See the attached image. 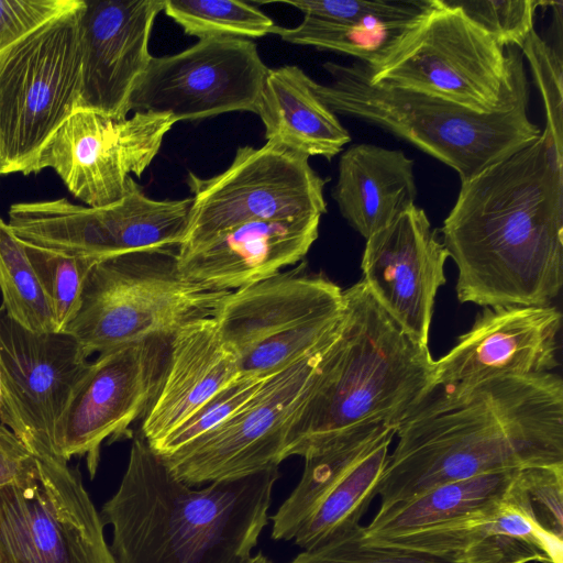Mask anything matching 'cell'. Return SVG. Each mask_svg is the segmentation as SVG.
Wrapping results in <instances>:
<instances>
[{
  "mask_svg": "<svg viewBox=\"0 0 563 563\" xmlns=\"http://www.w3.org/2000/svg\"><path fill=\"white\" fill-rule=\"evenodd\" d=\"M441 233L460 302L551 305L563 286V152L549 130L461 181Z\"/></svg>",
  "mask_w": 563,
  "mask_h": 563,
  "instance_id": "6da1fadb",
  "label": "cell"
},
{
  "mask_svg": "<svg viewBox=\"0 0 563 563\" xmlns=\"http://www.w3.org/2000/svg\"><path fill=\"white\" fill-rule=\"evenodd\" d=\"M396 435L380 507L450 482L563 464V382L550 372L437 388Z\"/></svg>",
  "mask_w": 563,
  "mask_h": 563,
  "instance_id": "7a4b0ae2",
  "label": "cell"
},
{
  "mask_svg": "<svg viewBox=\"0 0 563 563\" xmlns=\"http://www.w3.org/2000/svg\"><path fill=\"white\" fill-rule=\"evenodd\" d=\"M278 467L194 488L143 437L102 507L118 563H245L268 525Z\"/></svg>",
  "mask_w": 563,
  "mask_h": 563,
  "instance_id": "3957f363",
  "label": "cell"
},
{
  "mask_svg": "<svg viewBox=\"0 0 563 563\" xmlns=\"http://www.w3.org/2000/svg\"><path fill=\"white\" fill-rule=\"evenodd\" d=\"M344 311L284 460L306 457L361 426L398 427L438 388L435 361L373 297L363 280L343 290Z\"/></svg>",
  "mask_w": 563,
  "mask_h": 563,
  "instance_id": "277c9868",
  "label": "cell"
},
{
  "mask_svg": "<svg viewBox=\"0 0 563 563\" xmlns=\"http://www.w3.org/2000/svg\"><path fill=\"white\" fill-rule=\"evenodd\" d=\"M331 82L313 84L334 113L377 125L453 168L465 181L541 134L528 115L529 82L523 69L505 107L481 113L452 101L373 81L365 64H323Z\"/></svg>",
  "mask_w": 563,
  "mask_h": 563,
  "instance_id": "5b68a950",
  "label": "cell"
},
{
  "mask_svg": "<svg viewBox=\"0 0 563 563\" xmlns=\"http://www.w3.org/2000/svg\"><path fill=\"white\" fill-rule=\"evenodd\" d=\"M177 249L133 252L98 261L80 307L64 332L89 357L151 338H170L192 322L213 318L231 292L188 279Z\"/></svg>",
  "mask_w": 563,
  "mask_h": 563,
  "instance_id": "8992f818",
  "label": "cell"
},
{
  "mask_svg": "<svg viewBox=\"0 0 563 563\" xmlns=\"http://www.w3.org/2000/svg\"><path fill=\"white\" fill-rule=\"evenodd\" d=\"M373 81L432 95L481 113L508 104L525 69L521 51L501 47L451 0H432L384 59Z\"/></svg>",
  "mask_w": 563,
  "mask_h": 563,
  "instance_id": "52a82bcc",
  "label": "cell"
},
{
  "mask_svg": "<svg viewBox=\"0 0 563 563\" xmlns=\"http://www.w3.org/2000/svg\"><path fill=\"white\" fill-rule=\"evenodd\" d=\"M301 263L232 290L213 316L241 375L269 376L308 355L336 331L343 289Z\"/></svg>",
  "mask_w": 563,
  "mask_h": 563,
  "instance_id": "ba28073f",
  "label": "cell"
},
{
  "mask_svg": "<svg viewBox=\"0 0 563 563\" xmlns=\"http://www.w3.org/2000/svg\"><path fill=\"white\" fill-rule=\"evenodd\" d=\"M84 0L0 54V156L7 174L30 169L77 108Z\"/></svg>",
  "mask_w": 563,
  "mask_h": 563,
  "instance_id": "9c48e42d",
  "label": "cell"
},
{
  "mask_svg": "<svg viewBox=\"0 0 563 563\" xmlns=\"http://www.w3.org/2000/svg\"><path fill=\"white\" fill-rule=\"evenodd\" d=\"M327 181L306 155L269 143L240 146L223 172L208 178L188 173L186 184L192 196L178 247L246 222L322 217Z\"/></svg>",
  "mask_w": 563,
  "mask_h": 563,
  "instance_id": "30bf717a",
  "label": "cell"
},
{
  "mask_svg": "<svg viewBox=\"0 0 563 563\" xmlns=\"http://www.w3.org/2000/svg\"><path fill=\"white\" fill-rule=\"evenodd\" d=\"M339 328L318 349L269 376L255 396L220 426L162 456L169 471L195 486L278 467L289 429Z\"/></svg>",
  "mask_w": 563,
  "mask_h": 563,
  "instance_id": "8fae6325",
  "label": "cell"
},
{
  "mask_svg": "<svg viewBox=\"0 0 563 563\" xmlns=\"http://www.w3.org/2000/svg\"><path fill=\"white\" fill-rule=\"evenodd\" d=\"M191 197L157 200L135 180L120 200L89 207L66 198L16 202L9 225L22 241L98 261L148 250L177 249L186 234Z\"/></svg>",
  "mask_w": 563,
  "mask_h": 563,
  "instance_id": "7c38bea8",
  "label": "cell"
},
{
  "mask_svg": "<svg viewBox=\"0 0 563 563\" xmlns=\"http://www.w3.org/2000/svg\"><path fill=\"white\" fill-rule=\"evenodd\" d=\"M38 462L33 481L0 488V563H118L78 470Z\"/></svg>",
  "mask_w": 563,
  "mask_h": 563,
  "instance_id": "4fadbf2b",
  "label": "cell"
},
{
  "mask_svg": "<svg viewBox=\"0 0 563 563\" xmlns=\"http://www.w3.org/2000/svg\"><path fill=\"white\" fill-rule=\"evenodd\" d=\"M170 338L115 346L89 362L56 426L55 459L68 463L86 455L92 476L102 442L131 437L130 427L144 418L159 389Z\"/></svg>",
  "mask_w": 563,
  "mask_h": 563,
  "instance_id": "5bb4252c",
  "label": "cell"
},
{
  "mask_svg": "<svg viewBox=\"0 0 563 563\" xmlns=\"http://www.w3.org/2000/svg\"><path fill=\"white\" fill-rule=\"evenodd\" d=\"M176 121L137 111L124 119L88 111L74 113L41 150L30 174L52 168L69 192L89 207L123 198L158 154Z\"/></svg>",
  "mask_w": 563,
  "mask_h": 563,
  "instance_id": "9a60e30c",
  "label": "cell"
},
{
  "mask_svg": "<svg viewBox=\"0 0 563 563\" xmlns=\"http://www.w3.org/2000/svg\"><path fill=\"white\" fill-rule=\"evenodd\" d=\"M268 69L253 40H198L178 53L152 57L130 111L165 113L176 122L255 113Z\"/></svg>",
  "mask_w": 563,
  "mask_h": 563,
  "instance_id": "2e32d148",
  "label": "cell"
},
{
  "mask_svg": "<svg viewBox=\"0 0 563 563\" xmlns=\"http://www.w3.org/2000/svg\"><path fill=\"white\" fill-rule=\"evenodd\" d=\"M88 365L67 332L35 333L0 317V422L36 457L55 459L56 426Z\"/></svg>",
  "mask_w": 563,
  "mask_h": 563,
  "instance_id": "e0dca14e",
  "label": "cell"
},
{
  "mask_svg": "<svg viewBox=\"0 0 563 563\" xmlns=\"http://www.w3.org/2000/svg\"><path fill=\"white\" fill-rule=\"evenodd\" d=\"M562 314L552 305L484 307L471 329L435 361L438 388L503 376L550 373L559 365Z\"/></svg>",
  "mask_w": 563,
  "mask_h": 563,
  "instance_id": "ac0fdd59",
  "label": "cell"
},
{
  "mask_svg": "<svg viewBox=\"0 0 563 563\" xmlns=\"http://www.w3.org/2000/svg\"><path fill=\"white\" fill-rule=\"evenodd\" d=\"M448 257L427 213L416 205L366 240L362 280L391 318L422 344L428 345Z\"/></svg>",
  "mask_w": 563,
  "mask_h": 563,
  "instance_id": "d6986e66",
  "label": "cell"
},
{
  "mask_svg": "<svg viewBox=\"0 0 563 563\" xmlns=\"http://www.w3.org/2000/svg\"><path fill=\"white\" fill-rule=\"evenodd\" d=\"M164 0H84L76 110L124 119L153 55L148 44Z\"/></svg>",
  "mask_w": 563,
  "mask_h": 563,
  "instance_id": "ffe728a7",
  "label": "cell"
},
{
  "mask_svg": "<svg viewBox=\"0 0 563 563\" xmlns=\"http://www.w3.org/2000/svg\"><path fill=\"white\" fill-rule=\"evenodd\" d=\"M320 216L252 221L188 247H177L190 280L232 291L301 261L319 236Z\"/></svg>",
  "mask_w": 563,
  "mask_h": 563,
  "instance_id": "44dd1931",
  "label": "cell"
},
{
  "mask_svg": "<svg viewBox=\"0 0 563 563\" xmlns=\"http://www.w3.org/2000/svg\"><path fill=\"white\" fill-rule=\"evenodd\" d=\"M240 376L213 318L187 324L170 338L159 389L143 418L142 437L154 445Z\"/></svg>",
  "mask_w": 563,
  "mask_h": 563,
  "instance_id": "7402d4cb",
  "label": "cell"
},
{
  "mask_svg": "<svg viewBox=\"0 0 563 563\" xmlns=\"http://www.w3.org/2000/svg\"><path fill=\"white\" fill-rule=\"evenodd\" d=\"M374 542L459 563H563V540L540 531L507 498L484 515Z\"/></svg>",
  "mask_w": 563,
  "mask_h": 563,
  "instance_id": "603a6c76",
  "label": "cell"
},
{
  "mask_svg": "<svg viewBox=\"0 0 563 563\" xmlns=\"http://www.w3.org/2000/svg\"><path fill=\"white\" fill-rule=\"evenodd\" d=\"M332 198L365 240L415 205V162L400 150L352 144L340 156Z\"/></svg>",
  "mask_w": 563,
  "mask_h": 563,
  "instance_id": "cb8c5ba5",
  "label": "cell"
},
{
  "mask_svg": "<svg viewBox=\"0 0 563 563\" xmlns=\"http://www.w3.org/2000/svg\"><path fill=\"white\" fill-rule=\"evenodd\" d=\"M313 84L297 65L269 68L255 114L263 122L266 143L331 161L351 135L316 95Z\"/></svg>",
  "mask_w": 563,
  "mask_h": 563,
  "instance_id": "d4e9b609",
  "label": "cell"
},
{
  "mask_svg": "<svg viewBox=\"0 0 563 563\" xmlns=\"http://www.w3.org/2000/svg\"><path fill=\"white\" fill-rule=\"evenodd\" d=\"M518 470L445 483L383 506L363 527L364 536L371 541L384 540L487 514L506 499Z\"/></svg>",
  "mask_w": 563,
  "mask_h": 563,
  "instance_id": "484cf974",
  "label": "cell"
},
{
  "mask_svg": "<svg viewBox=\"0 0 563 563\" xmlns=\"http://www.w3.org/2000/svg\"><path fill=\"white\" fill-rule=\"evenodd\" d=\"M396 429L386 423L357 427L303 457L300 481L272 519V538L292 541L307 517L341 477Z\"/></svg>",
  "mask_w": 563,
  "mask_h": 563,
  "instance_id": "4316f807",
  "label": "cell"
},
{
  "mask_svg": "<svg viewBox=\"0 0 563 563\" xmlns=\"http://www.w3.org/2000/svg\"><path fill=\"white\" fill-rule=\"evenodd\" d=\"M396 433L380 440L328 492L297 531L292 541L303 550L317 548L361 527L360 520L372 500Z\"/></svg>",
  "mask_w": 563,
  "mask_h": 563,
  "instance_id": "83f0119b",
  "label": "cell"
},
{
  "mask_svg": "<svg viewBox=\"0 0 563 563\" xmlns=\"http://www.w3.org/2000/svg\"><path fill=\"white\" fill-rule=\"evenodd\" d=\"M0 292L4 314L24 329L56 332L54 318L23 242L0 218Z\"/></svg>",
  "mask_w": 563,
  "mask_h": 563,
  "instance_id": "f1b7e54d",
  "label": "cell"
},
{
  "mask_svg": "<svg viewBox=\"0 0 563 563\" xmlns=\"http://www.w3.org/2000/svg\"><path fill=\"white\" fill-rule=\"evenodd\" d=\"M165 14L183 32L198 40L260 38L274 34L277 24L252 2L234 0H164Z\"/></svg>",
  "mask_w": 563,
  "mask_h": 563,
  "instance_id": "f546056e",
  "label": "cell"
},
{
  "mask_svg": "<svg viewBox=\"0 0 563 563\" xmlns=\"http://www.w3.org/2000/svg\"><path fill=\"white\" fill-rule=\"evenodd\" d=\"M413 21L394 29L369 31L303 15L302 21L294 27L277 25L274 34L289 44L354 56L358 62L375 67Z\"/></svg>",
  "mask_w": 563,
  "mask_h": 563,
  "instance_id": "4dcf8cb0",
  "label": "cell"
},
{
  "mask_svg": "<svg viewBox=\"0 0 563 563\" xmlns=\"http://www.w3.org/2000/svg\"><path fill=\"white\" fill-rule=\"evenodd\" d=\"M22 242L49 305L56 332H64L77 314L86 280L98 260Z\"/></svg>",
  "mask_w": 563,
  "mask_h": 563,
  "instance_id": "1f68e13d",
  "label": "cell"
},
{
  "mask_svg": "<svg viewBox=\"0 0 563 563\" xmlns=\"http://www.w3.org/2000/svg\"><path fill=\"white\" fill-rule=\"evenodd\" d=\"M278 3L291 5L303 15L377 31L413 21L430 8L432 0H285Z\"/></svg>",
  "mask_w": 563,
  "mask_h": 563,
  "instance_id": "d6a6232c",
  "label": "cell"
},
{
  "mask_svg": "<svg viewBox=\"0 0 563 563\" xmlns=\"http://www.w3.org/2000/svg\"><path fill=\"white\" fill-rule=\"evenodd\" d=\"M506 498L540 531L562 540L563 464L519 468Z\"/></svg>",
  "mask_w": 563,
  "mask_h": 563,
  "instance_id": "836d02e7",
  "label": "cell"
},
{
  "mask_svg": "<svg viewBox=\"0 0 563 563\" xmlns=\"http://www.w3.org/2000/svg\"><path fill=\"white\" fill-rule=\"evenodd\" d=\"M269 376L241 375L220 389L175 430L150 446L158 455L166 456L189 444L244 407Z\"/></svg>",
  "mask_w": 563,
  "mask_h": 563,
  "instance_id": "e575fe53",
  "label": "cell"
},
{
  "mask_svg": "<svg viewBox=\"0 0 563 563\" xmlns=\"http://www.w3.org/2000/svg\"><path fill=\"white\" fill-rule=\"evenodd\" d=\"M289 563H459L455 560L423 551L401 548L365 538L363 527L303 550Z\"/></svg>",
  "mask_w": 563,
  "mask_h": 563,
  "instance_id": "d590c367",
  "label": "cell"
},
{
  "mask_svg": "<svg viewBox=\"0 0 563 563\" xmlns=\"http://www.w3.org/2000/svg\"><path fill=\"white\" fill-rule=\"evenodd\" d=\"M464 15L501 47L523 46L533 29V16L541 1L451 0Z\"/></svg>",
  "mask_w": 563,
  "mask_h": 563,
  "instance_id": "8d00e7d4",
  "label": "cell"
},
{
  "mask_svg": "<svg viewBox=\"0 0 563 563\" xmlns=\"http://www.w3.org/2000/svg\"><path fill=\"white\" fill-rule=\"evenodd\" d=\"M529 62L545 109L547 124L556 147L563 152V58L562 49L551 46L532 31L520 48Z\"/></svg>",
  "mask_w": 563,
  "mask_h": 563,
  "instance_id": "74e56055",
  "label": "cell"
},
{
  "mask_svg": "<svg viewBox=\"0 0 563 563\" xmlns=\"http://www.w3.org/2000/svg\"><path fill=\"white\" fill-rule=\"evenodd\" d=\"M76 0H0V54L75 4Z\"/></svg>",
  "mask_w": 563,
  "mask_h": 563,
  "instance_id": "f35d334b",
  "label": "cell"
},
{
  "mask_svg": "<svg viewBox=\"0 0 563 563\" xmlns=\"http://www.w3.org/2000/svg\"><path fill=\"white\" fill-rule=\"evenodd\" d=\"M38 471V459L0 422V488L26 484Z\"/></svg>",
  "mask_w": 563,
  "mask_h": 563,
  "instance_id": "ab89813d",
  "label": "cell"
},
{
  "mask_svg": "<svg viewBox=\"0 0 563 563\" xmlns=\"http://www.w3.org/2000/svg\"><path fill=\"white\" fill-rule=\"evenodd\" d=\"M1 175H7V168H5V165L0 156V176Z\"/></svg>",
  "mask_w": 563,
  "mask_h": 563,
  "instance_id": "60d3db41",
  "label": "cell"
},
{
  "mask_svg": "<svg viewBox=\"0 0 563 563\" xmlns=\"http://www.w3.org/2000/svg\"><path fill=\"white\" fill-rule=\"evenodd\" d=\"M1 407H2V385H1V377H0V415H1Z\"/></svg>",
  "mask_w": 563,
  "mask_h": 563,
  "instance_id": "b9f144b4",
  "label": "cell"
},
{
  "mask_svg": "<svg viewBox=\"0 0 563 563\" xmlns=\"http://www.w3.org/2000/svg\"><path fill=\"white\" fill-rule=\"evenodd\" d=\"M247 563H254V562H247Z\"/></svg>",
  "mask_w": 563,
  "mask_h": 563,
  "instance_id": "7bdbcfd3",
  "label": "cell"
}]
</instances>
